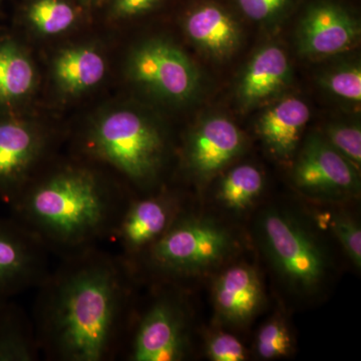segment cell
Segmentation results:
<instances>
[{
    "instance_id": "obj_21",
    "label": "cell",
    "mask_w": 361,
    "mask_h": 361,
    "mask_svg": "<svg viewBox=\"0 0 361 361\" xmlns=\"http://www.w3.org/2000/svg\"><path fill=\"white\" fill-rule=\"evenodd\" d=\"M264 188L262 173L251 165L235 167L221 180L218 199L230 210L244 211L253 205Z\"/></svg>"
},
{
    "instance_id": "obj_9",
    "label": "cell",
    "mask_w": 361,
    "mask_h": 361,
    "mask_svg": "<svg viewBox=\"0 0 361 361\" xmlns=\"http://www.w3.org/2000/svg\"><path fill=\"white\" fill-rule=\"evenodd\" d=\"M293 180L303 193L325 200L348 198L360 191L355 166L319 135H311L304 144Z\"/></svg>"
},
{
    "instance_id": "obj_14",
    "label": "cell",
    "mask_w": 361,
    "mask_h": 361,
    "mask_svg": "<svg viewBox=\"0 0 361 361\" xmlns=\"http://www.w3.org/2000/svg\"><path fill=\"white\" fill-rule=\"evenodd\" d=\"M213 297L221 320L234 326L248 324L265 302L257 270L247 264L225 270L214 283Z\"/></svg>"
},
{
    "instance_id": "obj_1",
    "label": "cell",
    "mask_w": 361,
    "mask_h": 361,
    "mask_svg": "<svg viewBox=\"0 0 361 361\" xmlns=\"http://www.w3.org/2000/svg\"><path fill=\"white\" fill-rule=\"evenodd\" d=\"M135 274L116 253L90 247L63 256L39 285L32 319L42 356L111 361L120 355Z\"/></svg>"
},
{
    "instance_id": "obj_5",
    "label": "cell",
    "mask_w": 361,
    "mask_h": 361,
    "mask_svg": "<svg viewBox=\"0 0 361 361\" xmlns=\"http://www.w3.org/2000/svg\"><path fill=\"white\" fill-rule=\"evenodd\" d=\"M261 248L277 274L293 290H317L326 275V254L315 235L295 216L269 208L257 222Z\"/></svg>"
},
{
    "instance_id": "obj_18",
    "label": "cell",
    "mask_w": 361,
    "mask_h": 361,
    "mask_svg": "<svg viewBox=\"0 0 361 361\" xmlns=\"http://www.w3.org/2000/svg\"><path fill=\"white\" fill-rule=\"evenodd\" d=\"M40 357L32 317L13 299L0 301V361H37Z\"/></svg>"
},
{
    "instance_id": "obj_22",
    "label": "cell",
    "mask_w": 361,
    "mask_h": 361,
    "mask_svg": "<svg viewBox=\"0 0 361 361\" xmlns=\"http://www.w3.org/2000/svg\"><path fill=\"white\" fill-rule=\"evenodd\" d=\"M28 20L44 35L66 32L77 20L75 9L63 0H37L28 8Z\"/></svg>"
},
{
    "instance_id": "obj_3",
    "label": "cell",
    "mask_w": 361,
    "mask_h": 361,
    "mask_svg": "<svg viewBox=\"0 0 361 361\" xmlns=\"http://www.w3.org/2000/svg\"><path fill=\"white\" fill-rule=\"evenodd\" d=\"M236 248L234 236L213 220L184 211L135 267L163 282H176L217 267Z\"/></svg>"
},
{
    "instance_id": "obj_12",
    "label": "cell",
    "mask_w": 361,
    "mask_h": 361,
    "mask_svg": "<svg viewBox=\"0 0 361 361\" xmlns=\"http://www.w3.org/2000/svg\"><path fill=\"white\" fill-rule=\"evenodd\" d=\"M360 35V25L345 9L322 2L311 6L303 16L297 44L306 56H334L353 47Z\"/></svg>"
},
{
    "instance_id": "obj_6",
    "label": "cell",
    "mask_w": 361,
    "mask_h": 361,
    "mask_svg": "<svg viewBox=\"0 0 361 361\" xmlns=\"http://www.w3.org/2000/svg\"><path fill=\"white\" fill-rule=\"evenodd\" d=\"M158 293L140 314L132 308L118 356L130 361H180L189 355V313L184 300L175 290Z\"/></svg>"
},
{
    "instance_id": "obj_4",
    "label": "cell",
    "mask_w": 361,
    "mask_h": 361,
    "mask_svg": "<svg viewBox=\"0 0 361 361\" xmlns=\"http://www.w3.org/2000/svg\"><path fill=\"white\" fill-rule=\"evenodd\" d=\"M140 189L156 183L165 160L166 142L154 123L130 111L104 116L87 135V149Z\"/></svg>"
},
{
    "instance_id": "obj_28",
    "label": "cell",
    "mask_w": 361,
    "mask_h": 361,
    "mask_svg": "<svg viewBox=\"0 0 361 361\" xmlns=\"http://www.w3.org/2000/svg\"><path fill=\"white\" fill-rule=\"evenodd\" d=\"M292 0H237L244 14L255 21L274 20L283 13Z\"/></svg>"
},
{
    "instance_id": "obj_25",
    "label": "cell",
    "mask_w": 361,
    "mask_h": 361,
    "mask_svg": "<svg viewBox=\"0 0 361 361\" xmlns=\"http://www.w3.org/2000/svg\"><path fill=\"white\" fill-rule=\"evenodd\" d=\"M334 96L360 103L361 101V70L357 65L341 66L330 71L322 80Z\"/></svg>"
},
{
    "instance_id": "obj_27",
    "label": "cell",
    "mask_w": 361,
    "mask_h": 361,
    "mask_svg": "<svg viewBox=\"0 0 361 361\" xmlns=\"http://www.w3.org/2000/svg\"><path fill=\"white\" fill-rule=\"evenodd\" d=\"M206 353L213 361H243L246 348L237 337L225 332L213 334L207 341Z\"/></svg>"
},
{
    "instance_id": "obj_20",
    "label": "cell",
    "mask_w": 361,
    "mask_h": 361,
    "mask_svg": "<svg viewBox=\"0 0 361 361\" xmlns=\"http://www.w3.org/2000/svg\"><path fill=\"white\" fill-rule=\"evenodd\" d=\"M32 63L14 42H0V106L25 97L35 84Z\"/></svg>"
},
{
    "instance_id": "obj_23",
    "label": "cell",
    "mask_w": 361,
    "mask_h": 361,
    "mask_svg": "<svg viewBox=\"0 0 361 361\" xmlns=\"http://www.w3.org/2000/svg\"><path fill=\"white\" fill-rule=\"evenodd\" d=\"M293 341L288 327L280 318H273L259 330L256 353L261 360L285 357L291 353Z\"/></svg>"
},
{
    "instance_id": "obj_16",
    "label": "cell",
    "mask_w": 361,
    "mask_h": 361,
    "mask_svg": "<svg viewBox=\"0 0 361 361\" xmlns=\"http://www.w3.org/2000/svg\"><path fill=\"white\" fill-rule=\"evenodd\" d=\"M188 37L207 54L217 59L231 56L240 42V30L231 16L216 4H203L188 16Z\"/></svg>"
},
{
    "instance_id": "obj_7",
    "label": "cell",
    "mask_w": 361,
    "mask_h": 361,
    "mask_svg": "<svg viewBox=\"0 0 361 361\" xmlns=\"http://www.w3.org/2000/svg\"><path fill=\"white\" fill-rule=\"evenodd\" d=\"M182 211L175 195L158 193L135 198L129 196L108 240L118 247V255L133 270Z\"/></svg>"
},
{
    "instance_id": "obj_2",
    "label": "cell",
    "mask_w": 361,
    "mask_h": 361,
    "mask_svg": "<svg viewBox=\"0 0 361 361\" xmlns=\"http://www.w3.org/2000/svg\"><path fill=\"white\" fill-rule=\"evenodd\" d=\"M128 198L92 169L66 166L30 180L9 207L11 217L63 257L108 240Z\"/></svg>"
},
{
    "instance_id": "obj_19",
    "label": "cell",
    "mask_w": 361,
    "mask_h": 361,
    "mask_svg": "<svg viewBox=\"0 0 361 361\" xmlns=\"http://www.w3.org/2000/svg\"><path fill=\"white\" fill-rule=\"evenodd\" d=\"M104 71L103 56L90 47L66 49L54 63V75L59 85L71 94L85 92L99 84Z\"/></svg>"
},
{
    "instance_id": "obj_13",
    "label": "cell",
    "mask_w": 361,
    "mask_h": 361,
    "mask_svg": "<svg viewBox=\"0 0 361 361\" xmlns=\"http://www.w3.org/2000/svg\"><path fill=\"white\" fill-rule=\"evenodd\" d=\"M238 128L223 116H211L194 130L187 148L188 166L201 180L213 177L243 149Z\"/></svg>"
},
{
    "instance_id": "obj_10",
    "label": "cell",
    "mask_w": 361,
    "mask_h": 361,
    "mask_svg": "<svg viewBox=\"0 0 361 361\" xmlns=\"http://www.w3.org/2000/svg\"><path fill=\"white\" fill-rule=\"evenodd\" d=\"M49 249L18 220L0 218V301L39 286L47 273Z\"/></svg>"
},
{
    "instance_id": "obj_24",
    "label": "cell",
    "mask_w": 361,
    "mask_h": 361,
    "mask_svg": "<svg viewBox=\"0 0 361 361\" xmlns=\"http://www.w3.org/2000/svg\"><path fill=\"white\" fill-rule=\"evenodd\" d=\"M341 242L349 259L358 269L361 267V230L355 219L341 212L329 214L324 220Z\"/></svg>"
},
{
    "instance_id": "obj_17",
    "label": "cell",
    "mask_w": 361,
    "mask_h": 361,
    "mask_svg": "<svg viewBox=\"0 0 361 361\" xmlns=\"http://www.w3.org/2000/svg\"><path fill=\"white\" fill-rule=\"evenodd\" d=\"M288 59L277 45L263 47L252 59L240 80L238 94L244 106H251L277 94L288 82Z\"/></svg>"
},
{
    "instance_id": "obj_8",
    "label": "cell",
    "mask_w": 361,
    "mask_h": 361,
    "mask_svg": "<svg viewBox=\"0 0 361 361\" xmlns=\"http://www.w3.org/2000/svg\"><path fill=\"white\" fill-rule=\"evenodd\" d=\"M135 82L173 102L193 97L199 85V73L180 49L164 40H151L137 47L130 61Z\"/></svg>"
},
{
    "instance_id": "obj_11",
    "label": "cell",
    "mask_w": 361,
    "mask_h": 361,
    "mask_svg": "<svg viewBox=\"0 0 361 361\" xmlns=\"http://www.w3.org/2000/svg\"><path fill=\"white\" fill-rule=\"evenodd\" d=\"M44 147V137L27 123L0 118V198L7 205L32 180Z\"/></svg>"
},
{
    "instance_id": "obj_26",
    "label": "cell",
    "mask_w": 361,
    "mask_h": 361,
    "mask_svg": "<svg viewBox=\"0 0 361 361\" xmlns=\"http://www.w3.org/2000/svg\"><path fill=\"white\" fill-rule=\"evenodd\" d=\"M327 142L355 167L361 164V130L357 126L334 125L326 130Z\"/></svg>"
},
{
    "instance_id": "obj_29",
    "label": "cell",
    "mask_w": 361,
    "mask_h": 361,
    "mask_svg": "<svg viewBox=\"0 0 361 361\" xmlns=\"http://www.w3.org/2000/svg\"><path fill=\"white\" fill-rule=\"evenodd\" d=\"M159 0H116V9L122 16H135L151 8Z\"/></svg>"
},
{
    "instance_id": "obj_15",
    "label": "cell",
    "mask_w": 361,
    "mask_h": 361,
    "mask_svg": "<svg viewBox=\"0 0 361 361\" xmlns=\"http://www.w3.org/2000/svg\"><path fill=\"white\" fill-rule=\"evenodd\" d=\"M310 118L307 104L297 97H288L263 114L258 122V132L271 153L286 160L296 151Z\"/></svg>"
}]
</instances>
